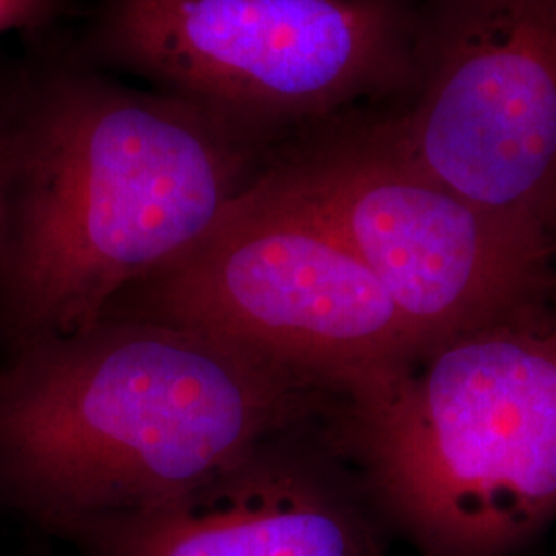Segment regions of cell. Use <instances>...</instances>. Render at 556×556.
Returning <instances> with one entry per match:
<instances>
[{"instance_id":"2","label":"cell","mask_w":556,"mask_h":556,"mask_svg":"<svg viewBox=\"0 0 556 556\" xmlns=\"http://www.w3.org/2000/svg\"><path fill=\"white\" fill-rule=\"evenodd\" d=\"M280 144L197 101L91 73L9 118L0 337L9 353L103 318L190 250Z\"/></svg>"},{"instance_id":"4","label":"cell","mask_w":556,"mask_h":556,"mask_svg":"<svg viewBox=\"0 0 556 556\" xmlns=\"http://www.w3.org/2000/svg\"><path fill=\"white\" fill-rule=\"evenodd\" d=\"M108 314L219 338L344 402L386 388L425 351L371 270L264 169L206 236Z\"/></svg>"},{"instance_id":"10","label":"cell","mask_w":556,"mask_h":556,"mask_svg":"<svg viewBox=\"0 0 556 556\" xmlns=\"http://www.w3.org/2000/svg\"><path fill=\"white\" fill-rule=\"evenodd\" d=\"M9 118L0 112V260L4 248V220H7V160H9Z\"/></svg>"},{"instance_id":"1","label":"cell","mask_w":556,"mask_h":556,"mask_svg":"<svg viewBox=\"0 0 556 556\" xmlns=\"http://www.w3.org/2000/svg\"><path fill=\"white\" fill-rule=\"evenodd\" d=\"M340 402L219 338L108 314L0 367V493L71 534L190 497Z\"/></svg>"},{"instance_id":"8","label":"cell","mask_w":556,"mask_h":556,"mask_svg":"<svg viewBox=\"0 0 556 556\" xmlns=\"http://www.w3.org/2000/svg\"><path fill=\"white\" fill-rule=\"evenodd\" d=\"M328 420L280 431L190 497L68 536L89 556H392Z\"/></svg>"},{"instance_id":"6","label":"cell","mask_w":556,"mask_h":556,"mask_svg":"<svg viewBox=\"0 0 556 556\" xmlns=\"http://www.w3.org/2000/svg\"><path fill=\"white\" fill-rule=\"evenodd\" d=\"M264 176L351 248L425 349L555 301V241L429 176L383 118L305 130Z\"/></svg>"},{"instance_id":"7","label":"cell","mask_w":556,"mask_h":556,"mask_svg":"<svg viewBox=\"0 0 556 556\" xmlns=\"http://www.w3.org/2000/svg\"><path fill=\"white\" fill-rule=\"evenodd\" d=\"M410 103L383 122L429 176L556 243V0H429Z\"/></svg>"},{"instance_id":"9","label":"cell","mask_w":556,"mask_h":556,"mask_svg":"<svg viewBox=\"0 0 556 556\" xmlns=\"http://www.w3.org/2000/svg\"><path fill=\"white\" fill-rule=\"evenodd\" d=\"M71 0H0V36L38 29L68 13Z\"/></svg>"},{"instance_id":"3","label":"cell","mask_w":556,"mask_h":556,"mask_svg":"<svg viewBox=\"0 0 556 556\" xmlns=\"http://www.w3.org/2000/svg\"><path fill=\"white\" fill-rule=\"evenodd\" d=\"M390 538L517 556L556 521V307L427 346L328 420Z\"/></svg>"},{"instance_id":"5","label":"cell","mask_w":556,"mask_h":556,"mask_svg":"<svg viewBox=\"0 0 556 556\" xmlns=\"http://www.w3.org/2000/svg\"><path fill=\"white\" fill-rule=\"evenodd\" d=\"M417 43L400 0H103L91 31L110 66L277 144L410 93Z\"/></svg>"}]
</instances>
